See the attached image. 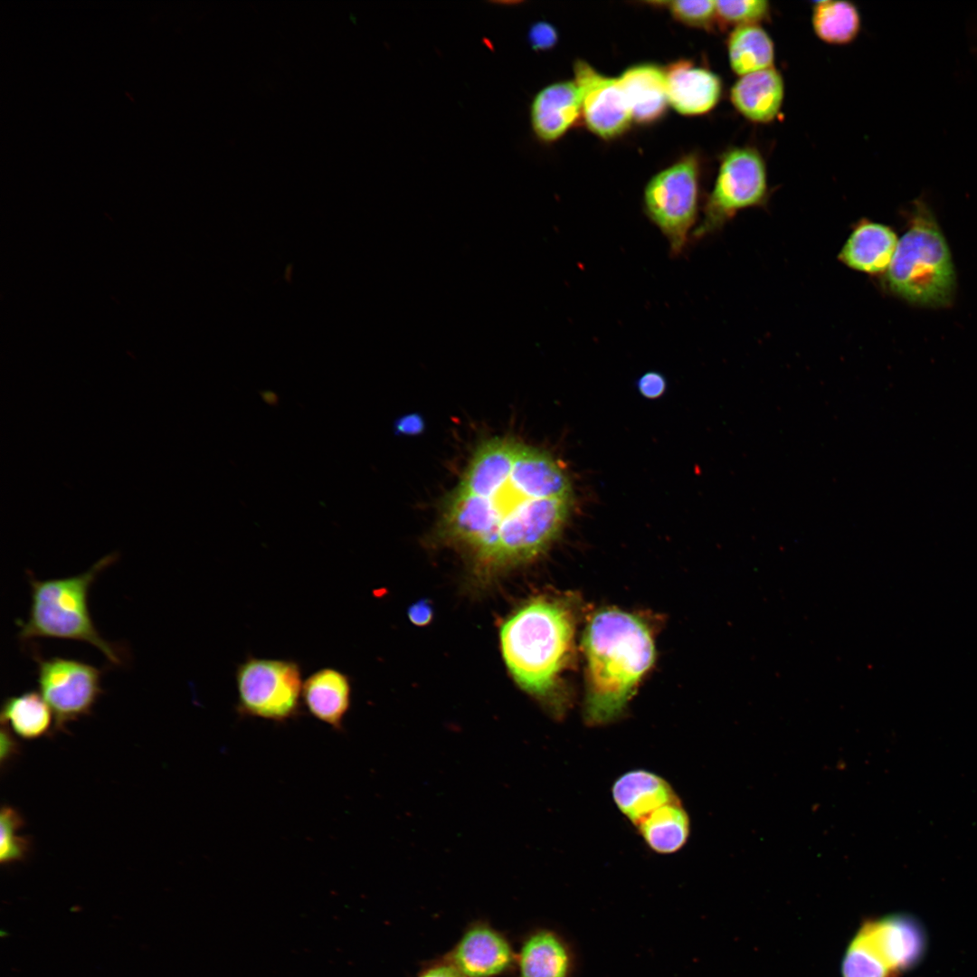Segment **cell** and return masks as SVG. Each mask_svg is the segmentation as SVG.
I'll list each match as a JSON object with an SVG mask.
<instances>
[{"instance_id":"6da1fadb","label":"cell","mask_w":977,"mask_h":977,"mask_svg":"<svg viewBox=\"0 0 977 977\" xmlns=\"http://www.w3.org/2000/svg\"><path fill=\"white\" fill-rule=\"evenodd\" d=\"M572 484L545 451L493 439L474 453L441 514L440 535L463 549L481 578L541 554L564 525Z\"/></svg>"},{"instance_id":"7a4b0ae2","label":"cell","mask_w":977,"mask_h":977,"mask_svg":"<svg viewBox=\"0 0 977 977\" xmlns=\"http://www.w3.org/2000/svg\"><path fill=\"white\" fill-rule=\"evenodd\" d=\"M586 694L583 719L596 727L621 718L636 688L655 659L648 627L618 609L594 614L584 635Z\"/></svg>"},{"instance_id":"3957f363","label":"cell","mask_w":977,"mask_h":977,"mask_svg":"<svg viewBox=\"0 0 977 977\" xmlns=\"http://www.w3.org/2000/svg\"><path fill=\"white\" fill-rule=\"evenodd\" d=\"M574 631L572 608L548 596L523 604L500 629L502 655L515 681L557 717L565 711L558 685L572 654Z\"/></svg>"},{"instance_id":"277c9868","label":"cell","mask_w":977,"mask_h":977,"mask_svg":"<svg viewBox=\"0 0 977 977\" xmlns=\"http://www.w3.org/2000/svg\"><path fill=\"white\" fill-rule=\"evenodd\" d=\"M116 560L115 555L100 559L82 574L39 580L31 572V603L26 620L17 621L18 638L73 640L98 649L114 665H122L123 648L108 641L98 631L89 610V592L99 574Z\"/></svg>"},{"instance_id":"5b68a950","label":"cell","mask_w":977,"mask_h":977,"mask_svg":"<svg viewBox=\"0 0 977 977\" xmlns=\"http://www.w3.org/2000/svg\"><path fill=\"white\" fill-rule=\"evenodd\" d=\"M892 291L925 306L947 304L955 280L951 254L935 219L923 202H917L912 224L898 241L887 269Z\"/></svg>"},{"instance_id":"8992f818","label":"cell","mask_w":977,"mask_h":977,"mask_svg":"<svg viewBox=\"0 0 977 977\" xmlns=\"http://www.w3.org/2000/svg\"><path fill=\"white\" fill-rule=\"evenodd\" d=\"M302 670L292 659L248 656L235 670L240 716L285 723L301 713Z\"/></svg>"},{"instance_id":"52a82bcc","label":"cell","mask_w":977,"mask_h":977,"mask_svg":"<svg viewBox=\"0 0 977 977\" xmlns=\"http://www.w3.org/2000/svg\"><path fill=\"white\" fill-rule=\"evenodd\" d=\"M699 163L688 155L656 174L646 185L644 212L669 245L681 254L698 213Z\"/></svg>"},{"instance_id":"ba28073f","label":"cell","mask_w":977,"mask_h":977,"mask_svg":"<svg viewBox=\"0 0 977 977\" xmlns=\"http://www.w3.org/2000/svg\"><path fill=\"white\" fill-rule=\"evenodd\" d=\"M925 949L919 923L906 915H891L864 921L844 958L873 973L894 977L917 963Z\"/></svg>"},{"instance_id":"9c48e42d","label":"cell","mask_w":977,"mask_h":977,"mask_svg":"<svg viewBox=\"0 0 977 977\" xmlns=\"http://www.w3.org/2000/svg\"><path fill=\"white\" fill-rule=\"evenodd\" d=\"M767 191V170L761 153L747 146L730 149L722 158L704 218L694 230L693 237L699 239L710 234L738 211L760 205L765 201Z\"/></svg>"},{"instance_id":"30bf717a","label":"cell","mask_w":977,"mask_h":977,"mask_svg":"<svg viewBox=\"0 0 977 977\" xmlns=\"http://www.w3.org/2000/svg\"><path fill=\"white\" fill-rule=\"evenodd\" d=\"M41 696L54 716L53 732L91 714L102 694V671L89 663L62 657L43 658L34 652Z\"/></svg>"},{"instance_id":"8fae6325","label":"cell","mask_w":977,"mask_h":977,"mask_svg":"<svg viewBox=\"0 0 977 977\" xmlns=\"http://www.w3.org/2000/svg\"><path fill=\"white\" fill-rule=\"evenodd\" d=\"M574 71L587 128L604 139L621 135L632 117L618 78L605 76L582 60L574 62Z\"/></svg>"},{"instance_id":"7c38bea8","label":"cell","mask_w":977,"mask_h":977,"mask_svg":"<svg viewBox=\"0 0 977 977\" xmlns=\"http://www.w3.org/2000/svg\"><path fill=\"white\" fill-rule=\"evenodd\" d=\"M582 116L579 88L572 81L543 87L529 105V122L536 138L550 144L561 138Z\"/></svg>"},{"instance_id":"4fadbf2b","label":"cell","mask_w":977,"mask_h":977,"mask_svg":"<svg viewBox=\"0 0 977 977\" xmlns=\"http://www.w3.org/2000/svg\"><path fill=\"white\" fill-rule=\"evenodd\" d=\"M665 73L669 104L678 113L703 115L719 102L722 81L712 71L680 60L669 65Z\"/></svg>"},{"instance_id":"5bb4252c","label":"cell","mask_w":977,"mask_h":977,"mask_svg":"<svg viewBox=\"0 0 977 977\" xmlns=\"http://www.w3.org/2000/svg\"><path fill=\"white\" fill-rule=\"evenodd\" d=\"M612 796L619 811L634 827L655 810L679 800L663 777L643 769L620 775L612 786Z\"/></svg>"},{"instance_id":"9a60e30c","label":"cell","mask_w":977,"mask_h":977,"mask_svg":"<svg viewBox=\"0 0 977 977\" xmlns=\"http://www.w3.org/2000/svg\"><path fill=\"white\" fill-rule=\"evenodd\" d=\"M351 692V681L346 673L325 667L305 678L302 703L313 717L341 731L350 708Z\"/></svg>"},{"instance_id":"2e32d148","label":"cell","mask_w":977,"mask_h":977,"mask_svg":"<svg viewBox=\"0 0 977 977\" xmlns=\"http://www.w3.org/2000/svg\"><path fill=\"white\" fill-rule=\"evenodd\" d=\"M784 99V81L774 67L739 77L730 90L735 109L746 119L765 124L779 114Z\"/></svg>"},{"instance_id":"e0dca14e","label":"cell","mask_w":977,"mask_h":977,"mask_svg":"<svg viewBox=\"0 0 977 977\" xmlns=\"http://www.w3.org/2000/svg\"><path fill=\"white\" fill-rule=\"evenodd\" d=\"M897 242L895 232L889 227L862 222L849 236L839 252V260L853 270L878 273L888 269Z\"/></svg>"},{"instance_id":"ac0fdd59","label":"cell","mask_w":977,"mask_h":977,"mask_svg":"<svg viewBox=\"0 0 977 977\" xmlns=\"http://www.w3.org/2000/svg\"><path fill=\"white\" fill-rule=\"evenodd\" d=\"M618 80L633 120L649 124L663 116L669 104L665 71L640 64L628 68Z\"/></svg>"},{"instance_id":"d6986e66","label":"cell","mask_w":977,"mask_h":977,"mask_svg":"<svg viewBox=\"0 0 977 977\" xmlns=\"http://www.w3.org/2000/svg\"><path fill=\"white\" fill-rule=\"evenodd\" d=\"M512 953L504 938L488 927L470 930L459 943L453 962L466 977H489L504 971Z\"/></svg>"},{"instance_id":"ffe728a7","label":"cell","mask_w":977,"mask_h":977,"mask_svg":"<svg viewBox=\"0 0 977 977\" xmlns=\"http://www.w3.org/2000/svg\"><path fill=\"white\" fill-rule=\"evenodd\" d=\"M635 828L651 850L672 854L686 845L690 820L679 799L655 810Z\"/></svg>"},{"instance_id":"44dd1931","label":"cell","mask_w":977,"mask_h":977,"mask_svg":"<svg viewBox=\"0 0 977 977\" xmlns=\"http://www.w3.org/2000/svg\"><path fill=\"white\" fill-rule=\"evenodd\" d=\"M572 965L568 946L550 931L533 934L522 948L521 977H569Z\"/></svg>"},{"instance_id":"7402d4cb","label":"cell","mask_w":977,"mask_h":977,"mask_svg":"<svg viewBox=\"0 0 977 977\" xmlns=\"http://www.w3.org/2000/svg\"><path fill=\"white\" fill-rule=\"evenodd\" d=\"M1 723L19 738L35 740L52 731L54 716L40 693L26 691L3 701Z\"/></svg>"},{"instance_id":"603a6c76","label":"cell","mask_w":977,"mask_h":977,"mask_svg":"<svg viewBox=\"0 0 977 977\" xmlns=\"http://www.w3.org/2000/svg\"><path fill=\"white\" fill-rule=\"evenodd\" d=\"M730 67L739 77L773 67L774 44L760 24L735 27L727 41Z\"/></svg>"},{"instance_id":"cb8c5ba5","label":"cell","mask_w":977,"mask_h":977,"mask_svg":"<svg viewBox=\"0 0 977 977\" xmlns=\"http://www.w3.org/2000/svg\"><path fill=\"white\" fill-rule=\"evenodd\" d=\"M811 24L817 37L830 44H848L858 36L861 19L856 5L848 1H820L812 9Z\"/></svg>"},{"instance_id":"d4e9b609","label":"cell","mask_w":977,"mask_h":977,"mask_svg":"<svg viewBox=\"0 0 977 977\" xmlns=\"http://www.w3.org/2000/svg\"><path fill=\"white\" fill-rule=\"evenodd\" d=\"M24 825V818L14 808L5 805L1 809L0 828V862L13 864L26 858L30 849V840L19 834Z\"/></svg>"},{"instance_id":"484cf974","label":"cell","mask_w":977,"mask_h":977,"mask_svg":"<svg viewBox=\"0 0 977 977\" xmlns=\"http://www.w3.org/2000/svg\"><path fill=\"white\" fill-rule=\"evenodd\" d=\"M718 22L735 27L760 24L770 16L766 0L716 1Z\"/></svg>"},{"instance_id":"4316f807","label":"cell","mask_w":977,"mask_h":977,"mask_svg":"<svg viewBox=\"0 0 977 977\" xmlns=\"http://www.w3.org/2000/svg\"><path fill=\"white\" fill-rule=\"evenodd\" d=\"M666 4L675 19L689 26L710 29L718 21L716 1L678 0Z\"/></svg>"},{"instance_id":"83f0119b","label":"cell","mask_w":977,"mask_h":977,"mask_svg":"<svg viewBox=\"0 0 977 977\" xmlns=\"http://www.w3.org/2000/svg\"><path fill=\"white\" fill-rule=\"evenodd\" d=\"M529 40L534 49L548 50L556 43L557 33L551 24L540 22L530 29Z\"/></svg>"},{"instance_id":"f1b7e54d","label":"cell","mask_w":977,"mask_h":977,"mask_svg":"<svg viewBox=\"0 0 977 977\" xmlns=\"http://www.w3.org/2000/svg\"><path fill=\"white\" fill-rule=\"evenodd\" d=\"M666 379L665 377L654 371L648 372L642 375L638 380V389L640 393L649 399H655L663 394L666 390Z\"/></svg>"},{"instance_id":"f546056e","label":"cell","mask_w":977,"mask_h":977,"mask_svg":"<svg viewBox=\"0 0 977 977\" xmlns=\"http://www.w3.org/2000/svg\"><path fill=\"white\" fill-rule=\"evenodd\" d=\"M433 614V610L427 600H421L413 603L408 610L410 621L418 626L428 624Z\"/></svg>"},{"instance_id":"4dcf8cb0","label":"cell","mask_w":977,"mask_h":977,"mask_svg":"<svg viewBox=\"0 0 977 977\" xmlns=\"http://www.w3.org/2000/svg\"><path fill=\"white\" fill-rule=\"evenodd\" d=\"M420 977H466L457 967L441 965L422 973Z\"/></svg>"}]
</instances>
